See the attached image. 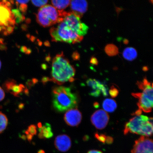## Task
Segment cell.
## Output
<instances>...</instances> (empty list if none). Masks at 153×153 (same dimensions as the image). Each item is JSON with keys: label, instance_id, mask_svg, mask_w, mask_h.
<instances>
[{"label": "cell", "instance_id": "cell-27", "mask_svg": "<svg viewBox=\"0 0 153 153\" xmlns=\"http://www.w3.org/2000/svg\"><path fill=\"white\" fill-rule=\"evenodd\" d=\"M109 93L111 96L113 97H114L117 95L119 92H118V90L116 88L113 87L111 88Z\"/></svg>", "mask_w": 153, "mask_h": 153}, {"label": "cell", "instance_id": "cell-22", "mask_svg": "<svg viewBox=\"0 0 153 153\" xmlns=\"http://www.w3.org/2000/svg\"><path fill=\"white\" fill-rule=\"evenodd\" d=\"M105 51L110 56L116 55L118 53L117 48L115 46L112 45L107 46L105 49Z\"/></svg>", "mask_w": 153, "mask_h": 153}, {"label": "cell", "instance_id": "cell-18", "mask_svg": "<svg viewBox=\"0 0 153 153\" xmlns=\"http://www.w3.org/2000/svg\"><path fill=\"white\" fill-rule=\"evenodd\" d=\"M123 55L126 60L131 61L135 60L137 58V52L134 48L128 47L124 50Z\"/></svg>", "mask_w": 153, "mask_h": 153}, {"label": "cell", "instance_id": "cell-11", "mask_svg": "<svg viewBox=\"0 0 153 153\" xmlns=\"http://www.w3.org/2000/svg\"><path fill=\"white\" fill-rule=\"evenodd\" d=\"M81 112L77 108L67 111L64 116V120L68 126L76 127L79 125L82 120Z\"/></svg>", "mask_w": 153, "mask_h": 153}, {"label": "cell", "instance_id": "cell-3", "mask_svg": "<svg viewBox=\"0 0 153 153\" xmlns=\"http://www.w3.org/2000/svg\"><path fill=\"white\" fill-rule=\"evenodd\" d=\"M137 85L142 92L133 93L131 95L138 99L137 103L139 109L133 115H140L142 112L150 113L153 108V84L149 82L146 78L143 81H137Z\"/></svg>", "mask_w": 153, "mask_h": 153}, {"label": "cell", "instance_id": "cell-10", "mask_svg": "<svg viewBox=\"0 0 153 153\" xmlns=\"http://www.w3.org/2000/svg\"><path fill=\"white\" fill-rule=\"evenodd\" d=\"M109 120L108 114L104 110L101 109L96 111L91 117V123L99 129H102L106 127Z\"/></svg>", "mask_w": 153, "mask_h": 153}, {"label": "cell", "instance_id": "cell-32", "mask_svg": "<svg viewBox=\"0 0 153 153\" xmlns=\"http://www.w3.org/2000/svg\"><path fill=\"white\" fill-rule=\"evenodd\" d=\"M38 153H45V152L43 150H40L38 151Z\"/></svg>", "mask_w": 153, "mask_h": 153}, {"label": "cell", "instance_id": "cell-13", "mask_svg": "<svg viewBox=\"0 0 153 153\" xmlns=\"http://www.w3.org/2000/svg\"><path fill=\"white\" fill-rule=\"evenodd\" d=\"M54 145L57 150L60 152H66L71 148V139L66 134L60 135L55 138Z\"/></svg>", "mask_w": 153, "mask_h": 153}, {"label": "cell", "instance_id": "cell-26", "mask_svg": "<svg viewBox=\"0 0 153 153\" xmlns=\"http://www.w3.org/2000/svg\"><path fill=\"white\" fill-rule=\"evenodd\" d=\"M95 137L101 142L103 143L106 142L107 138V137L106 136L103 134H99L97 133L95 134Z\"/></svg>", "mask_w": 153, "mask_h": 153}, {"label": "cell", "instance_id": "cell-30", "mask_svg": "<svg viewBox=\"0 0 153 153\" xmlns=\"http://www.w3.org/2000/svg\"><path fill=\"white\" fill-rule=\"evenodd\" d=\"M91 62L92 64L96 65H97V63H98L97 59L95 58V57H93V58L91 59Z\"/></svg>", "mask_w": 153, "mask_h": 153}, {"label": "cell", "instance_id": "cell-21", "mask_svg": "<svg viewBox=\"0 0 153 153\" xmlns=\"http://www.w3.org/2000/svg\"><path fill=\"white\" fill-rule=\"evenodd\" d=\"M12 11L14 16L15 22L17 23H20L25 20L24 16L21 14L19 10L18 9H13L12 10Z\"/></svg>", "mask_w": 153, "mask_h": 153}, {"label": "cell", "instance_id": "cell-20", "mask_svg": "<svg viewBox=\"0 0 153 153\" xmlns=\"http://www.w3.org/2000/svg\"><path fill=\"white\" fill-rule=\"evenodd\" d=\"M8 120L6 116L0 112V134L3 133L8 125Z\"/></svg>", "mask_w": 153, "mask_h": 153}, {"label": "cell", "instance_id": "cell-25", "mask_svg": "<svg viewBox=\"0 0 153 153\" xmlns=\"http://www.w3.org/2000/svg\"><path fill=\"white\" fill-rule=\"evenodd\" d=\"M32 3L33 5L37 7H42L46 4L48 1L47 0L43 1H32Z\"/></svg>", "mask_w": 153, "mask_h": 153}, {"label": "cell", "instance_id": "cell-24", "mask_svg": "<svg viewBox=\"0 0 153 153\" xmlns=\"http://www.w3.org/2000/svg\"><path fill=\"white\" fill-rule=\"evenodd\" d=\"M37 133V128L34 125H31L29 126L28 129L25 131L27 135L30 134L32 136L36 135Z\"/></svg>", "mask_w": 153, "mask_h": 153}, {"label": "cell", "instance_id": "cell-23", "mask_svg": "<svg viewBox=\"0 0 153 153\" xmlns=\"http://www.w3.org/2000/svg\"><path fill=\"white\" fill-rule=\"evenodd\" d=\"M29 1H16L17 5H19V10L22 12H25L27 9V4L29 2Z\"/></svg>", "mask_w": 153, "mask_h": 153}, {"label": "cell", "instance_id": "cell-9", "mask_svg": "<svg viewBox=\"0 0 153 153\" xmlns=\"http://www.w3.org/2000/svg\"><path fill=\"white\" fill-rule=\"evenodd\" d=\"M131 153H153V141L149 137L141 136L136 140Z\"/></svg>", "mask_w": 153, "mask_h": 153}, {"label": "cell", "instance_id": "cell-33", "mask_svg": "<svg viewBox=\"0 0 153 153\" xmlns=\"http://www.w3.org/2000/svg\"><path fill=\"white\" fill-rule=\"evenodd\" d=\"M1 61H0V69H1Z\"/></svg>", "mask_w": 153, "mask_h": 153}, {"label": "cell", "instance_id": "cell-19", "mask_svg": "<svg viewBox=\"0 0 153 153\" xmlns=\"http://www.w3.org/2000/svg\"><path fill=\"white\" fill-rule=\"evenodd\" d=\"M70 1H51L53 7L59 11H64L70 5Z\"/></svg>", "mask_w": 153, "mask_h": 153}, {"label": "cell", "instance_id": "cell-7", "mask_svg": "<svg viewBox=\"0 0 153 153\" xmlns=\"http://www.w3.org/2000/svg\"><path fill=\"white\" fill-rule=\"evenodd\" d=\"M11 6L10 1H0V34L4 35L12 33L16 23Z\"/></svg>", "mask_w": 153, "mask_h": 153}, {"label": "cell", "instance_id": "cell-17", "mask_svg": "<svg viewBox=\"0 0 153 153\" xmlns=\"http://www.w3.org/2000/svg\"><path fill=\"white\" fill-rule=\"evenodd\" d=\"M102 107L105 111L112 112L116 110L117 104L113 99H107L103 101Z\"/></svg>", "mask_w": 153, "mask_h": 153}, {"label": "cell", "instance_id": "cell-28", "mask_svg": "<svg viewBox=\"0 0 153 153\" xmlns=\"http://www.w3.org/2000/svg\"><path fill=\"white\" fill-rule=\"evenodd\" d=\"M5 94L4 91L1 87H0V102L4 99Z\"/></svg>", "mask_w": 153, "mask_h": 153}, {"label": "cell", "instance_id": "cell-8", "mask_svg": "<svg viewBox=\"0 0 153 153\" xmlns=\"http://www.w3.org/2000/svg\"><path fill=\"white\" fill-rule=\"evenodd\" d=\"M63 20L78 35L83 37L87 34L89 27L82 22L81 17L72 11H64Z\"/></svg>", "mask_w": 153, "mask_h": 153}, {"label": "cell", "instance_id": "cell-1", "mask_svg": "<svg viewBox=\"0 0 153 153\" xmlns=\"http://www.w3.org/2000/svg\"><path fill=\"white\" fill-rule=\"evenodd\" d=\"M76 70L63 52L57 54L53 58L51 71V81L59 85L66 82L74 81Z\"/></svg>", "mask_w": 153, "mask_h": 153}, {"label": "cell", "instance_id": "cell-6", "mask_svg": "<svg viewBox=\"0 0 153 153\" xmlns=\"http://www.w3.org/2000/svg\"><path fill=\"white\" fill-rule=\"evenodd\" d=\"M63 11L57 10L50 5H45L38 10L36 20L40 25L49 27L62 22Z\"/></svg>", "mask_w": 153, "mask_h": 153}, {"label": "cell", "instance_id": "cell-14", "mask_svg": "<svg viewBox=\"0 0 153 153\" xmlns=\"http://www.w3.org/2000/svg\"><path fill=\"white\" fill-rule=\"evenodd\" d=\"M88 86L93 89L91 93L92 96L99 97L101 94L104 96L108 95V92L105 85L95 79H89L87 81Z\"/></svg>", "mask_w": 153, "mask_h": 153}, {"label": "cell", "instance_id": "cell-12", "mask_svg": "<svg viewBox=\"0 0 153 153\" xmlns=\"http://www.w3.org/2000/svg\"><path fill=\"white\" fill-rule=\"evenodd\" d=\"M4 91L9 92L15 97L20 96V94L24 91L26 93L25 87L22 85H17L16 82L14 80H7L4 84L3 86Z\"/></svg>", "mask_w": 153, "mask_h": 153}, {"label": "cell", "instance_id": "cell-15", "mask_svg": "<svg viewBox=\"0 0 153 153\" xmlns=\"http://www.w3.org/2000/svg\"><path fill=\"white\" fill-rule=\"evenodd\" d=\"M70 7L72 11L78 15L81 18L88 9V3L84 0H76L70 2Z\"/></svg>", "mask_w": 153, "mask_h": 153}, {"label": "cell", "instance_id": "cell-4", "mask_svg": "<svg viewBox=\"0 0 153 153\" xmlns=\"http://www.w3.org/2000/svg\"><path fill=\"white\" fill-rule=\"evenodd\" d=\"M129 133L151 136L153 134L152 118L140 115L131 118L126 123L124 130V135Z\"/></svg>", "mask_w": 153, "mask_h": 153}, {"label": "cell", "instance_id": "cell-29", "mask_svg": "<svg viewBox=\"0 0 153 153\" xmlns=\"http://www.w3.org/2000/svg\"><path fill=\"white\" fill-rule=\"evenodd\" d=\"M113 142V139L110 137H107L106 142L108 144H111Z\"/></svg>", "mask_w": 153, "mask_h": 153}, {"label": "cell", "instance_id": "cell-5", "mask_svg": "<svg viewBox=\"0 0 153 153\" xmlns=\"http://www.w3.org/2000/svg\"><path fill=\"white\" fill-rule=\"evenodd\" d=\"M49 32L53 42L75 44L80 42L83 38L72 30L63 20L57 26L51 28Z\"/></svg>", "mask_w": 153, "mask_h": 153}, {"label": "cell", "instance_id": "cell-31", "mask_svg": "<svg viewBox=\"0 0 153 153\" xmlns=\"http://www.w3.org/2000/svg\"><path fill=\"white\" fill-rule=\"evenodd\" d=\"M87 153H103L101 151L97 150H91L89 151Z\"/></svg>", "mask_w": 153, "mask_h": 153}, {"label": "cell", "instance_id": "cell-16", "mask_svg": "<svg viewBox=\"0 0 153 153\" xmlns=\"http://www.w3.org/2000/svg\"><path fill=\"white\" fill-rule=\"evenodd\" d=\"M39 130V133L38 136L40 139H50L53 137V133L51 126L48 123H46L45 125L42 126Z\"/></svg>", "mask_w": 153, "mask_h": 153}, {"label": "cell", "instance_id": "cell-2", "mask_svg": "<svg viewBox=\"0 0 153 153\" xmlns=\"http://www.w3.org/2000/svg\"><path fill=\"white\" fill-rule=\"evenodd\" d=\"M52 96L53 108L57 112H64L77 106V95L69 88L64 86L53 88Z\"/></svg>", "mask_w": 153, "mask_h": 153}]
</instances>
